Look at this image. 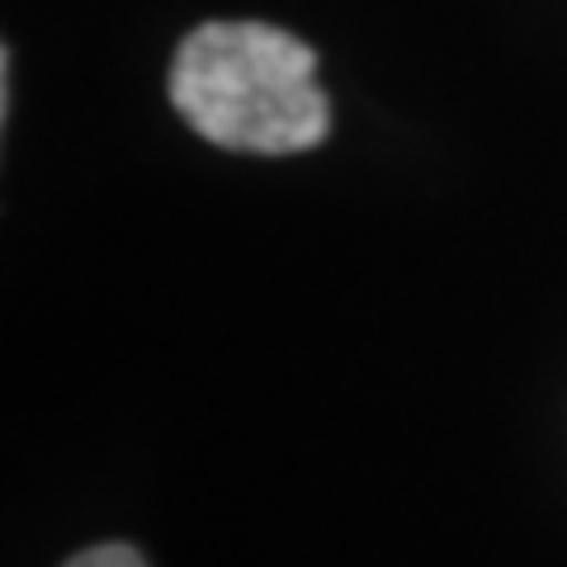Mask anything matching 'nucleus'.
<instances>
[{"mask_svg": "<svg viewBox=\"0 0 567 567\" xmlns=\"http://www.w3.org/2000/svg\"><path fill=\"white\" fill-rule=\"evenodd\" d=\"M171 104L213 147L251 156L312 152L331 133L317 52L260 20L194 29L171 62Z\"/></svg>", "mask_w": 567, "mask_h": 567, "instance_id": "obj_1", "label": "nucleus"}, {"mask_svg": "<svg viewBox=\"0 0 567 567\" xmlns=\"http://www.w3.org/2000/svg\"><path fill=\"white\" fill-rule=\"evenodd\" d=\"M62 567H147V563L128 544H95V548H81L76 558H66Z\"/></svg>", "mask_w": 567, "mask_h": 567, "instance_id": "obj_2", "label": "nucleus"}]
</instances>
